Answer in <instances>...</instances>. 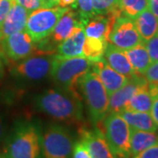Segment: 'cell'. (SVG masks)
Instances as JSON below:
<instances>
[{"instance_id":"cell-1","label":"cell","mask_w":158,"mask_h":158,"mask_svg":"<svg viewBox=\"0 0 158 158\" xmlns=\"http://www.w3.org/2000/svg\"><path fill=\"white\" fill-rule=\"evenodd\" d=\"M36 106L51 118L69 124L83 120L81 95L66 90H48L36 98Z\"/></svg>"},{"instance_id":"cell-2","label":"cell","mask_w":158,"mask_h":158,"mask_svg":"<svg viewBox=\"0 0 158 158\" xmlns=\"http://www.w3.org/2000/svg\"><path fill=\"white\" fill-rule=\"evenodd\" d=\"M3 158H42L41 134L37 125L21 122L4 140Z\"/></svg>"},{"instance_id":"cell-3","label":"cell","mask_w":158,"mask_h":158,"mask_svg":"<svg viewBox=\"0 0 158 158\" xmlns=\"http://www.w3.org/2000/svg\"><path fill=\"white\" fill-rule=\"evenodd\" d=\"M91 69V62L85 56L62 57L55 55L50 76L63 90L79 93V82Z\"/></svg>"},{"instance_id":"cell-4","label":"cell","mask_w":158,"mask_h":158,"mask_svg":"<svg viewBox=\"0 0 158 158\" xmlns=\"http://www.w3.org/2000/svg\"><path fill=\"white\" fill-rule=\"evenodd\" d=\"M92 123L98 125L106 118L109 110V95L101 81L93 70L84 75L79 82Z\"/></svg>"},{"instance_id":"cell-5","label":"cell","mask_w":158,"mask_h":158,"mask_svg":"<svg viewBox=\"0 0 158 158\" xmlns=\"http://www.w3.org/2000/svg\"><path fill=\"white\" fill-rule=\"evenodd\" d=\"M101 130L116 158H131V127L118 113H108L102 120Z\"/></svg>"},{"instance_id":"cell-6","label":"cell","mask_w":158,"mask_h":158,"mask_svg":"<svg viewBox=\"0 0 158 158\" xmlns=\"http://www.w3.org/2000/svg\"><path fill=\"white\" fill-rule=\"evenodd\" d=\"M69 8L54 6L40 8L29 12L25 31L31 36L34 42H39L48 38L60 18Z\"/></svg>"},{"instance_id":"cell-7","label":"cell","mask_w":158,"mask_h":158,"mask_svg":"<svg viewBox=\"0 0 158 158\" xmlns=\"http://www.w3.org/2000/svg\"><path fill=\"white\" fill-rule=\"evenodd\" d=\"M73 146L70 132L61 125H49L41 135L42 158H70Z\"/></svg>"},{"instance_id":"cell-8","label":"cell","mask_w":158,"mask_h":158,"mask_svg":"<svg viewBox=\"0 0 158 158\" xmlns=\"http://www.w3.org/2000/svg\"><path fill=\"white\" fill-rule=\"evenodd\" d=\"M26 31L11 34L2 41L0 58H7L13 62L22 61L33 56L44 55L38 45Z\"/></svg>"},{"instance_id":"cell-9","label":"cell","mask_w":158,"mask_h":158,"mask_svg":"<svg viewBox=\"0 0 158 158\" xmlns=\"http://www.w3.org/2000/svg\"><path fill=\"white\" fill-rule=\"evenodd\" d=\"M108 42L121 50H127L144 41L137 32L133 19L121 15L113 25Z\"/></svg>"},{"instance_id":"cell-10","label":"cell","mask_w":158,"mask_h":158,"mask_svg":"<svg viewBox=\"0 0 158 158\" xmlns=\"http://www.w3.org/2000/svg\"><path fill=\"white\" fill-rule=\"evenodd\" d=\"M55 55H37L26 58L12 69L15 76L27 80H40L50 75Z\"/></svg>"},{"instance_id":"cell-11","label":"cell","mask_w":158,"mask_h":158,"mask_svg":"<svg viewBox=\"0 0 158 158\" xmlns=\"http://www.w3.org/2000/svg\"><path fill=\"white\" fill-rule=\"evenodd\" d=\"M119 16H121V13L117 7L106 13L93 15L85 25V36L108 41L113 25Z\"/></svg>"},{"instance_id":"cell-12","label":"cell","mask_w":158,"mask_h":158,"mask_svg":"<svg viewBox=\"0 0 158 158\" xmlns=\"http://www.w3.org/2000/svg\"><path fill=\"white\" fill-rule=\"evenodd\" d=\"M88 20L80 16L77 11L69 8L56 25L48 38L54 43H61L80 27H85Z\"/></svg>"},{"instance_id":"cell-13","label":"cell","mask_w":158,"mask_h":158,"mask_svg":"<svg viewBox=\"0 0 158 158\" xmlns=\"http://www.w3.org/2000/svg\"><path fill=\"white\" fill-rule=\"evenodd\" d=\"M79 134L91 158H116L98 127L93 130L80 127Z\"/></svg>"},{"instance_id":"cell-14","label":"cell","mask_w":158,"mask_h":158,"mask_svg":"<svg viewBox=\"0 0 158 158\" xmlns=\"http://www.w3.org/2000/svg\"><path fill=\"white\" fill-rule=\"evenodd\" d=\"M91 69L98 76L109 96L122 88L129 81L127 77L111 68L104 58L98 62H91Z\"/></svg>"},{"instance_id":"cell-15","label":"cell","mask_w":158,"mask_h":158,"mask_svg":"<svg viewBox=\"0 0 158 158\" xmlns=\"http://www.w3.org/2000/svg\"><path fill=\"white\" fill-rule=\"evenodd\" d=\"M142 77L143 76H137L135 78L129 79L127 85L109 96L108 113H119L124 111L130 98L135 93L136 90L141 85L146 83V80Z\"/></svg>"},{"instance_id":"cell-16","label":"cell","mask_w":158,"mask_h":158,"mask_svg":"<svg viewBox=\"0 0 158 158\" xmlns=\"http://www.w3.org/2000/svg\"><path fill=\"white\" fill-rule=\"evenodd\" d=\"M28 15L29 11L15 0L5 20L0 26L3 40L11 34L25 31Z\"/></svg>"},{"instance_id":"cell-17","label":"cell","mask_w":158,"mask_h":158,"mask_svg":"<svg viewBox=\"0 0 158 158\" xmlns=\"http://www.w3.org/2000/svg\"><path fill=\"white\" fill-rule=\"evenodd\" d=\"M104 59L107 62L108 65L117 72L127 77L128 79L135 78L139 76L135 72L128 59L125 55L124 50H121L117 47L108 42L105 51Z\"/></svg>"},{"instance_id":"cell-18","label":"cell","mask_w":158,"mask_h":158,"mask_svg":"<svg viewBox=\"0 0 158 158\" xmlns=\"http://www.w3.org/2000/svg\"><path fill=\"white\" fill-rule=\"evenodd\" d=\"M85 38V27H80L72 35L59 43L56 55L66 58L84 56L83 48Z\"/></svg>"},{"instance_id":"cell-19","label":"cell","mask_w":158,"mask_h":158,"mask_svg":"<svg viewBox=\"0 0 158 158\" xmlns=\"http://www.w3.org/2000/svg\"><path fill=\"white\" fill-rule=\"evenodd\" d=\"M133 21L143 41L158 34V19L148 9L138 14Z\"/></svg>"},{"instance_id":"cell-20","label":"cell","mask_w":158,"mask_h":158,"mask_svg":"<svg viewBox=\"0 0 158 158\" xmlns=\"http://www.w3.org/2000/svg\"><path fill=\"white\" fill-rule=\"evenodd\" d=\"M124 52L135 72L139 76H143L152 63L144 42Z\"/></svg>"},{"instance_id":"cell-21","label":"cell","mask_w":158,"mask_h":158,"mask_svg":"<svg viewBox=\"0 0 158 158\" xmlns=\"http://www.w3.org/2000/svg\"><path fill=\"white\" fill-rule=\"evenodd\" d=\"M132 129L156 132L157 127L149 113L124 110L118 113Z\"/></svg>"},{"instance_id":"cell-22","label":"cell","mask_w":158,"mask_h":158,"mask_svg":"<svg viewBox=\"0 0 158 158\" xmlns=\"http://www.w3.org/2000/svg\"><path fill=\"white\" fill-rule=\"evenodd\" d=\"M158 135L156 132H147L132 129L130 136V153L131 157L148 148L157 145Z\"/></svg>"},{"instance_id":"cell-23","label":"cell","mask_w":158,"mask_h":158,"mask_svg":"<svg viewBox=\"0 0 158 158\" xmlns=\"http://www.w3.org/2000/svg\"><path fill=\"white\" fill-rule=\"evenodd\" d=\"M154 98L149 92L147 82L141 85L135 93L130 98L126 109L128 111L150 113Z\"/></svg>"},{"instance_id":"cell-24","label":"cell","mask_w":158,"mask_h":158,"mask_svg":"<svg viewBox=\"0 0 158 158\" xmlns=\"http://www.w3.org/2000/svg\"><path fill=\"white\" fill-rule=\"evenodd\" d=\"M107 44L106 40L86 37L83 48V55L90 62H98L104 58Z\"/></svg>"},{"instance_id":"cell-25","label":"cell","mask_w":158,"mask_h":158,"mask_svg":"<svg viewBox=\"0 0 158 158\" xmlns=\"http://www.w3.org/2000/svg\"><path fill=\"white\" fill-rule=\"evenodd\" d=\"M117 8L121 15L134 19L148 9V0H118Z\"/></svg>"},{"instance_id":"cell-26","label":"cell","mask_w":158,"mask_h":158,"mask_svg":"<svg viewBox=\"0 0 158 158\" xmlns=\"http://www.w3.org/2000/svg\"><path fill=\"white\" fill-rule=\"evenodd\" d=\"M143 77L153 98L158 97V62H152Z\"/></svg>"},{"instance_id":"cell-27","label":"cell","mask_w":158,"mask_h":158,"mask_svg":"<svg viewBox=\"0 0 158 158\" xmlns=\"http://www.w3.org/2000/svg\"><path fill=\"white\" fill-rule=\"evenodd\" d=\"M76 9L80 16L86 20L95 15L93 11V0H77Z\"/></svg>"},{"instance_id":"cell-28","label":"cell","mask_w":158,"mask_h":158,"mask_svg":"<svg viewBox=\"0 0 158 158\" xmlns=\"http://www.w3.org/2000/svg\"><path fill=\"white\" fill-rule=\"evenodd\" d=\"M144 45L152 62H158V34L147 41H144Z\"/></svg>"},{"instance_id":"cell-29","label":"cell","mask_w":158,"mask_h":158,"mask_svg":"<svg viewBox=\"0 0 158 158\" xmlns=\"http://www.w3.org/2000/svg\"><path fill=\"white\" fill-rule=\"evenodd\" d=\"M72 158H91L87 147L85 146L84 141L82 140L77 141L73 146L72 153H71Z\"/></svg>"},{"instance_id":"cell-30","label":"cell","mask_w":158,"mask_h":158,"mask_svg":"<svg viewBox=\"0 0 158 158\" xmlns=\"http://www.w3.org/2000/svg\"><path fill=\"white\" fill-rule=\"evenodd\" d=\"M18 3L27 9L29 12L35 11L40 8H44L42 0H16Z\"/></svg>"},{"instance_id":"cell-31","label":"cell","mask_w":158,"mask_h":158,"mask_svg":"<svg viewBox=\"0 0 158 158\" xmlns=\"http://www.w3.org/2000/svg\"><path fill=\"white\" fill-rule=\"evenodd\" d=\"M131 158H158V144L136 154Z\"/></svg>"},{"instance_id":"cell-32","label":"cell","mask_w":158,"mask_h":158,"mask_svg":"<svg viewBox=\"0 0 158 158\" xmlns=\"http://www.w3.org/2000/svg\"><path fill=\"white\" fill-rule=\"evenodd\" d=\"M14 1L15 0H0V26L5 20Z\"/></svg>"},{"instance_id":"cell-33","label":"cell","mask_w":158,"mask_h":158,"mask_svg":"<svg viewBox=\"0 0 158 158\" xmlns=\"http://www.w3.org/2000/svg\"><path fill=\"white\" fill-rule=\"evenodd\" d=\"M149 113H150L153 120H154V122H155V124H156L158 129V97L154 98L152 107H151V110H150Z\"/></svg>"},{"instance_id":"cell-34","label":"cell","mask_w":158,"mask_h":158,"mask_svg":"<svg viewBox=\"0 0 158 158\" xmlns=\"http://www.w3.org/2000/svg\"><path fill=\"white\" fill-rule=\"evenodd\" d=\"M148 9L158 19V0H148Z\"/></svg>"},{"instance_id":"cell-35","label":"cell","mask_w":158,"mask_h":158,"mask_svg":"<svg viewBox=\"0 0 158 158\" xmlns=\"http://www.w3.org/2000/svg\"><path fill=\"white\" fill-rule=\"evenodd\" d=\"M76 2H77V0H59L58 6L76 9Z\"/></svg>"},{"instance_id":"cell-36","label":"cell","mask_w":158,"mask_h":158,"mask_svg":"<svg viewBox=\"0 0 158 158\" xmlns=\"http://www.w3.org/2000/svg\"><path fill=\"white\" fill-rule=\"evenodd\" d=\"M6 135V125H5V120L2 117V115L0 114V146L2 144V142H4Z\"/></svg>"},{"instance_id":"cell-37","label":"cell","mask_w":158,"mask_h":158,"mask_svg":"<svg viewBox=\"0 0 158 158\" xmlns=\"http://www.w3.org/2000/svg\"><path fill=\"white\" fill-rule=\"evenodd\" d=\"M58 1L59 0H42L44 7H54L58 6Z\"/></svg>"},{"instance_id":"cell-38","label":"cell","mask_w":158,"mask_h":158,"mask_svg":"<svg viewBox=\"0 0 158 158\" xmlns=\"http://www.w3.org/2000/svg\"><path fill=\"white\" fill-rule=\"evenodd\" d=\"M2 41H3V37H2V33L0 30V52H1V47H2Z\"/></svg>"},{"instance_id":"cell-39","label":"cell","mask_w":158,"mask_h":158,"mask_svg":"<svg viewBox=\"0 0 158 158\" xmlns=\"http://www.w3.org/2000/svg\"><path fill=\"white\" fill-rule=\"evenodd\" d=\"M2 72H3V63H2L1 58H0V74H2Z\"/></svg>"}]
</instances>
